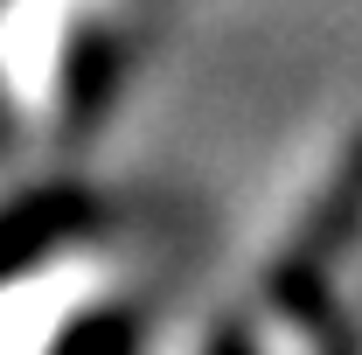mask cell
I'll return each mask as SVG.
<instances>
[{
    "instance_id": "cell-1",
    "label": "cell",
    "mask_w": 362,
    "mask_h": 355,
    "mask_svg": "<svg viewBox=\"0 0 362 355\" xmlns=\"http://www.w3.org/2000/svg\"><path fill=\"white\" fill-rule=\"evenodd\" d=\"M77 286L63 279V272H42V279H21V286H7L0 293V355H35L56 342V327L70 320V300Z\"/></svg>"
}]
</instances>
